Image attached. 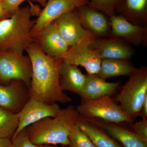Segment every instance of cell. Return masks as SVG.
Here are the masks:
<instances>
[{"label":"cell","mask_w":147,"mask_h":147,"mask_svg":"<svg viewBox=\"0 0 147 147\" xmlns=\"http://www.w3.org/2000/svg\"><path fill=\"white\" fill-rule=\"evenodd\" d=\"M25 51L32 65L29 97L48 104L71 102V97L64 92L60 84L59 67L62 60L47 56L34 40Z\"/></svg>","instance_id":"1"},{"label":"cell","mask_w":147,"mask_h":147,"mask_svg":"<svg viewBox=\"0 0 147 147\" xmlns=\"http://www.w3.org/2000/svg\"><path fill=\"white\" fill-rule=\"evenodd\" d=\"M36 6L19 7L9 18L0 21V52L24 54L34 41L31 32L35 20L32 16L40 11Z\"/></svg>","instance_id":"2"},{"label":"cell","mask_w":147,"mask_h":147,"mask_svg":"<svg viewBox=\"0 0 147 147\" xmlns=\"http://www.w3.org/2000/svg\"><path fill=\"white\" fill-rule=\"evenodd\" d=\"M79 116L76 108L73 105H69L61 109L56 117L45 118L28 127L29 139L36 146H69V134Z\"/></svg>","instance_id":"3"},{"label":"cell","mask_w":147,"mask_h":147,"mask_svg":"<svg viewBox=\"0 0 147 147\" xmlns=\"http://www.w3.org/2000/svg\"><path fill=\"white\" fill-rule=\"evenodd\" d=\"M147 96V68H136L114 98L124 112L135 120L140 115L142 104Z\"/></svg>","instance_id":"4"},{"label":"cell","mask_w":147,"mask_h":147,"mask_svg":"<svg viewBox=\"0 0 147 147\" xmlns=\"http://www.w3.org/2000/svg\"><path fill=\"white\" fill-rule=\"evenodd\" d=\"M79 115L86 119H96L109 122L127 124L134 122L121 107L110 96L82 101L76 108Z\"/></svg>","instance_id":"5"},{"label":"cell","mask_w":147,"mask_h":147,"mask_svg":"<svg viewBox=\"0 0 147 147\" xmlns=\"http://www.w3.org/2000/svg\"><path fill=\"white\" fill-rule=\"evenodd\" d=\"M96 37L86 30L75 45L69 47L62 58L65 63L84 67L87 74H96L100 70L101 59L96 50L91 47L90 43Z\"/></svg>","instance_id":"6"},{"label":"cell","mask_w":147,"mask_h":147,"mask_svg":"<svg viewBox=\"0 0 147 147\" xmlns=\"http://www.w3.org/2000/svg\"><path fill=\"white\" fill-rule=\"evenodd\" d=\"M32 76L31 61L28 56L11 52H0V80L19 81L30 87Z\"/></svg>","instance_id":"7"},{"label":"cell","mask_w":147,"mask_h":147,"mask_svg":"<svg viewBox=\"0 0 147 147\" xmlns=\"http://www.w3.org/2000/svg\"><path fill=\"white\" fill-rule=\"evenodd\" d=\"M32 37L46 55L54 59H61L70 47L54 21L47 24Z\"/></svg>","instance_id":"8"},{"label":"cell","mask_w":147,"mask_h":147,"mask_svg":"<svg viewBox=\"0 0 147 147\" xmlns=\"http://www.w3.org/2000/svg\"><path fill=\"white\" fill-rule=\"evenodd\" d=\"M61 109L57 103L48 104L35 98H30L18 113L19 123L13 135L42 119L56 117Z\"/></svg>","instance_id":"9"},{"label":"cell","mask_w":147,"mask_h":147,"mask_svg":"<svg viewBox=\"0 0 147 147\" xmlns=\"http://www.w3.org/2000/svg\"><path fill=\"white\" fill-rule=\"evenodd\" d=\"M109 37L119 38L130 45L147 46V26L132 24L119 14L110 17Z\"/></svg>","instance_id":"10"},{"label":"cell","mask_w":147,"mask_h":147,"mask_svg":"<svg viewBox=\"0 0 147 147\" xmlns=\"http://www.w3.org/2000/svg\"><path fill=\"white\" fill-rule=\"evenodd\" d=\"M89 1L90 0H49L35 20L32 37L63 13L88 4Z\"/></svg>","instance_id":"11"},{"label":"cell","mask_w":147,"mask_h":147,"mask_svg":"<svg viewBox=\"0 0 147 147\" xmlns=\"http://www.w3.org/2000/svg\"><path fill=\"white\" fill-rule=\"evenodd\" d=\"M90 45L97 51L102 60H130L135 54L131 45L119 38L95 37Z\"/></svg>","instance_id":"12"},{"label":"cell","mask_w":147,"mask_h":147,"mask_svg":"<svg viewBox=\"0 0 147 147\" xmlns=\"http://www.w3.org/2000/svg\"><path fill=\"white\" fill-rule=\"evenodd\" d=\"M84 29L97 38H108L111 32L110 17L88 4L76 9Z\"/></svg>","instance_id":"13"},{"label":"cell","mask_w":147,"mask_h":147,"mask_svg":"<svg viewBox=\"0 0 147 147\" xmlns=\"http://www.w3.org/2000/svg\"><path fill=\"white\" fill-rule=\"evenodd\" d=\"M86 119L106 131L123 147H147V142L137 136L125 124L109 122L96 119Z\"/></svg>","instance_id":"14"},{"label":"cell","mask_w":147,"mask_h":147,"mask_svg":"<svg viewBox=\"0 0 147 147\" xmlns=\"http://www.w3.org/2000/svg\"><path fill=\"white\" fill-rule=\"evenodd\" d=\"M76 9L63 13L54 21L70 47L75 45L86 31L82 26Z\"/></svg>","instance_id":"15"},{"label":"cell","mask_w":147,"mask_h":147,"mask_svg":"<svg viewBox=\"0 0 147 147\" xmlns=\"http://www.w3.org/2000/svg\"><path fill=\"white\" fill-rule=\"evenodd\" d=\"M121 83H110L96 74H86V80L80 97L82 101L94 100L116 93Z\"/></svg>","instance_id":"16"},{"label":"cell","mask_w":147,"mask_h":147,"mask_svg":"<svg viewBox=\"0 0 147 147\" xmlns=\"http://www.w3.org/2000/svg\"><path fill=\"white\" fill-rule=\"evenodd\" d=\"M23 82L12 81L10 85H0V108L18 113L24 107L26 101V92Z\"/></svg>","instance_id":"17"},{"label":"cell","mask_w":147,"mask_h":147,"mask_svg":"<svg viewBox=\"0 0 147 147\" xmlns=\"http://www.w3.org/2000/svg\"><path fill=\"white\" fill-rule=\"evenodd\" d=\"M86 80V74L82 73L78 66L62 61L59 67L60 84L61 89L80 96Z\"/></svg>","instance_id":"18"},{"label":"cell","mask_w":147,"mask_h":147,"mask_svg":"<svg viewBox=\"0 0 147 147\" xmlns=\"http://www.w3.org/2000/svg\"><path fill=\"white\" fill-rule=\"evenodd\" d=\"M115 11L132 24L147 26V0H122Z\"/></svg>","instance_id":"19"},{"label":"cell","mask_w":147,"mask_h":147,"mask_svg":"<svg viewBox=\"0 0 147 147\" xmlns=\"http://www.w3.org/2000/svg\"><path fill=\"white\" fill-rule=\"evenodd\" d=\"M76 123L96 147H123L106 131L80 115Z\"/></svg>","instance_id":"20"},{"label":"cell","mask_w":147,"mask_h":147,"mask_svg":"<svg viewBox=\"0 0 147 147\" xmlns=\"http://www.w3.org/2000/svg\"><path fill=\"white\" fill-rule=\"evenodd\" d=\"M136 68L130 60L105 59L101 60L100 70L96 75L105 80L117 76L129 77Z\"/></svg>","instance_id":"21"},{"label":"cell","mask_w":147,"mask_h":147,"mask_svg":"<svg viewBox=\"0 0 147 147\" xmlns=\"http://www.w3.org/2000/svg\"><path fill=\"white\" fill-rule=\"evenodd\" d=\"M18 113L0 108V139H11L18 127Z\"/></svg>","instance_id":"22"},{"label":"cell","mask_w":147,"mask_h":147,"mask_svg":"<svg viewBox=\"0 0 147 147\" xmlns=\"http://www.w3.org/2000/svg\"><path fill=\"white\" fill-rule=\"evenodd\" d=\"M68 138L71 147H96L76 123L71 127Z\"/></svg>","instance_id":"23"},{"label":"cell","mask_w":147,"mask_h":147,"mask_svg":"<svg viewBox=\"0 0 147 147\" xmlns=\"http://www.w3.org/2000/svg\"><path fill=\"white\" fill-rule=\"evenodd\" d=\"M122 0H90L88 5L105 13L109 17L116 15V9Z\"/></svg>","instance_id":"24"},{"label":"cell","mask_w":147,"mask_h":147,"mask_svg":"<svg viewBox=\"0 0 147 147\" xmlns=\"http://www.w3.org/2000/svg\"><path fill=\"white\" fill-rule=\"evenodd\" d=\"M27 128L12 136L11 147H37L29 139Z\"/></svg>","instance_id":"25"},{"label":"cell","mask_w":147,"mask_h":147,"mask_svg":"<svg viewBox=\"0 0 147 147\" xmlns=\"http://www.w3.org/2000/svg\"><path fill=\"white\" fill-rule=\"evenodd\" d=\"M125 125L137 136L147 142V119H142V120L135 123Z\"/></svg>","instance_id":"26"},{"label":"cell","mask_w":147,"mask_h":147,"mask_svg":"<svg viewBox=\"0 0 147 147\" xmlns=\"http://www.w3.org/2000/svg\"><path fill=\"white\" fill-rule=\"evenodd\" d=\"M26 1H34V0H2L5 9L11 15L20 7V5L21 4Z\"/></svg>","instance_id":"27"},{"label":"cell","mask_w":147,"mask_h":147,"mask_svg":"<svg viewBox=\"0 0 147 147\" xmlns=\"http://www.w3.org/2000/svg\"><path fill=\"white\" fill-rule=\"evenodd\" d=\"M11 16L5 9L2 0H0V21L9 18Z\"/></svg>","instance_id":"28"},{"label":"cell","mask_w":147,"mask_h":147,"mask_svg":"<svg viewBox=\"0 0 147 147\" xmlns=\"http://www.w3.org/2000/svg\"><path fill=\"white\" fill-rule=\"evenodd\" d=\"M139 116L142 117V119H147V96L142 104Z\"/></svg>","instance_id":"29"},{"label":"cell","mask_w":147,"mask_h":147,"mask_svg":"<svg viewBox=\"0 0 147 147\" xmlns=\"http://www.w3.org/2000/svg\"><path fill=\"white\" fill-rule=\"evenodd\" d=\"M11 140L9 138L0 139V147H11Z\"/></svg>","instance_id":"30"},{"label":"cell","mask_w":147,"mask_h":147,"mask_svg":"<svg viewBox=\"0 0 147 147\" xmlns=\"http://www.w3.org/2000/svg\"><path fill=\"white\" fill-rule=\"evenodd\" d=\"M34 1L39 3L40 4L44 7L49 0H34Z\"/></svg>","instance_id":"31"},{"label":"cell","mask_w":147,"mask_h":147,"mask_svg":"<svg viewBox=\"0 0 147 147\" xmlns=\"http://www.w3.org/2000/svg\"><path fill=\"white\" fill-rule=\"evenodd\" d=\"M37 147H71L70 146H63V147H58L54 146V145H41L36 146Z\"/></svg>","instance_id":"32"}]
</instances>
